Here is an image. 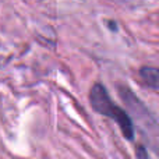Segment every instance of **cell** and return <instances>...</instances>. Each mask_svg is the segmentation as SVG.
Segmentation results:
<instances>
[{"instance_id": "obj_1", "label": "cell", "mask_w": 159, "mask_h": 159, "mask_svg": "<svg viewBox=\"0 0 159 159\" xmlns=\"http://www.w3.org/2000/svg\"><path fill=\"white\" fill-rule=\"evenodd\" d=\"M89 102L95 112L101 113L106 117H110L112 120H115L117 123V126L120 127L126 140L131 141L134 138V126H133L130 116L121 107L116 106L115 102L112 101V98L107 93L106 88L102 84L96 82L92 87V89L89 92Z\"/></svg>"}, {"instance_id": "obj_2", "label": "cell", "mask_w": 159, "mask_h": 159, "mask_svg": "<svg viewBox=\"0 0 159 159\" xmlns=\"http://www.w3.org/2000/svg\"><path fill=\"white\" fill-rule=\"evenodd\" d=\"M140 77L147 87L159 89V67L144 66L140 69Z\"/></svg>"}]
</instances>
